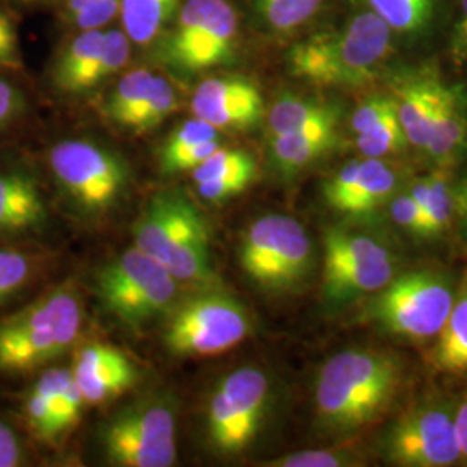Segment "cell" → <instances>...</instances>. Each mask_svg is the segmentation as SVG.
<instances>
[{"label": "cell", "mask_w": 467, "mask_h": 467, "mask_svg": "<svg viewBox=\"0 0 467 467\" xmlns=\"http://www.w3.org/2000/svg\"><path fill=\"white\" fill-rule=\"evenodd\" d=\"M179 284L167 268L134 246L100 268L96 291L102 308L135 331L167 317L181 300Z\"/></svg>", "instance_id": "obj_6"}, {"label": "cell", "mask_w": 467, "mask_h": 467, "mask_svg": "<svg viewBox=\"0 0 467 467\" xmlns=\"http://www.w3.org/2000/svg\"><path fill=\"white\" fill-rule=\"evenodd\" d=\"M453 210L462 218L464 225H467V181L457 187L453 192Z\"/></svg>", "instance_id": "obj_46"}, {"label": "cell", "mask_w": 467, "mask_h": 467, "mask_svg": "<svg viewBox=\"0 0 467 467\" xmlns=\"http://www.w3.org/2000/svg\"><path fill=\"white\" fill-rule=\"evenodd\" d=\"M130 57V38L125 32L109 30L104 34L99 67H98V84L106 78L117 75L127 65Z\"/></svg>", "instance_id": "obj_36"}, {"label": "cell", "mask_w": 467, "mask_h": 467, "mask_svg": "<svg viewBox=\"0 0 467 467\" xmlns=\"http://www.w3.org/2000/svg\"><path fill=\"white\" fill-rule=\"evenodd\" d=\"M182 0H121L125 34L139 46H148L177 13Z\"/></svg>", "instance_id": "obj_25"}, {"label": "cell", "mask_w": 467, "mask_h": 467, "mask_svg": "<svg viewBox=\"0 0 467 467\" xmlns=\"http://www.w3.org/2000/svg\"><path fill=\"white\" fill-rule=\"evenodd\" d=\"M177 108H179V94L175 87L170 84L165 77L156 75L146 99L142 100V104L139 106V109L130 119L129 130H134L139 134L150 132L160 123H163Z\"/></svg>", "instance_id": "obj_30"}, {"label": "cell", "mask_w": 467, "mask_h": 467, "mask_svg": "<svg viewBox=\"0 0 467 467\" xmlns=\"http://www.w3.org/2000/svg\"><path fill=\"white\" fill-rule=\"evenodd\" d=\"M397 175L393 168L379 158L360 161L348 194L337 204L336 212L350 217H362L378 210L393 194Z\"/></svg>", "instance_id": "obj_21"}, {"label": "cell", "mask_w": 467, "mask_h": 467, "mask_svg": "<svg viewBox=\"0 0 467 467\" xmlns=\"http://www.w3.org/2000/svg\"><path fill=\"white\" fill-rule=\"evenodd\" d=\"M15 75L0 69V142L21 132L34 109L26 88Z\"/></svg>", "instance_id": "obj_28"}, {"label": "cell", "mask_w": 467, "mask_h": 467, "mask_svg": "<svg viewBox=\"0 0 467 467\" xmlns=\"http://www.w3.org/2000/svg\"><path fill=\"white\" fill-rule=\"evenodd\" d=\"M90 0H67V16H77L80 11H84Z\"/></svg>", "instance_id": "obj_48"}, {"label": "cell", "mask_w": 467, "mask_h": 467, "mask_svg": "<svg viewBox=\"0 0 467 467\" xmlns=\"http://www.w3.org/2000/svg\"><path fill=\"white\" fill-rule=\"evenodd\" d=\"M336 125L322 123L289 134L270 137L272 161L283 173H295L308 167L336 144Z\"/></svg>", "instance_id": "obj_19"}, {"label": "cell", "mask_w": 467, "mask_h": 467, "mask_svg": "<svg viewBox=\"0 0 467 467\" xmlns=\"http://www.w3.org/2000/svg\"><path fill=\"white\" fill-rule=\"evenodd\" d=\"M239 264L260 287L270 291L295 289L312 272L314 248L310 235L295 218H256L241 241Z\"/></svg>", "instance_id": "obj_9"}, {"label": "cell", "mask_w": 467, "mask_h": 467, "mask_svg": "<svg viewBox=\"0 0 467 467\" xmlns=\"http://www.w3.org/2000/svg\"><path fill=\"white\" fill-rule=\"evenodd\" d=\"M389 26L372 11L355 16L334 32L312 35L289 52L295 77L327 87H358L370 82L391 49Z\"/></svg>", "instance_id": "obj_4"}, {"label": "cell", "mask_w": 467, "mask_h": 467, "mask_svg": "<svg viewBox=\"0 0 467 467\" xmlns=\"http://www.w3.org/2000/svg\"><path fill=\"white\" fill-rule=\"evenodd\" d=\"M399 383L400 366L393 357L372 350L341 351L318 372V419L333 431L358 430L383 414Z\"/></svg>", "instance_id": "obj_3"}, {"label": "cell", "mask_w": 467, "mask_h": 467, "mask_svg": "<svg viewBox=\"0 0 467 467\" xmlns=\"http://www.w3.org/2000/svg\"><path fill=\"white\" fill-rule=\"evenodd\" d=\"M464 137L466 119L459 99L449 87L440 85L431 134L426 150L436 161H447L462 146Z\"/></svg>", "instance_id": "obj_22"}, {"label": "cell", "mask_w": 467, "mask_h": 467, "mask_svg": "<svg viewBox=\"0 0 467 467\" xmlns=\"http://www.w3.org/2000/svg\"><path fill=\"white\" fill-rule=\"evenodd\" d=\"M399 111L397 99L393 98H386V96H374L370 99L366 100L364 104H360L357 108V111L351 117V130L355 134H364L368 129H372L374 125H378L381 119H384L393 113Z\"/></svg>", "instance_id": "obj_37"}, {"label": "cell", "mask_w": 467, "mask_h": 467, "mask_svg": "<svg viewBox=\"0 0 467 467\" xmlns=\"http://www.w3.org/2000/svg\"><path fill=\"white\" fill-rule=\"evenodd\" d=\"M73 372L77 386L82 391L85 405H99L123 395L127 389L140 379V372L134 362L129 358L111 368Z\"/></svg>", "instance_id": "obj_26"}, {"label": "cell", "mask_w": 467, "mask_h": 467, "mask_svg": "<svg viewBox=\"0 0 467 467\" xmlns=\"http://www.w3.org/2000/svg\"><path fill=\"white\" fill-rule=\"evenodd\" d=\"M129 360V357L123 351L102 343H90L85 345L82 350L77 353L75 364L71 370L85 372V370H96V368H111Z\"/></svg>", "instance_id": "obj_38"}, {"label": "cell", "mask_w": 467, "mask_h": 467, "mask_svg": "<svg viewBox=\"0 0 467 467\" xmlns=\"http://www.w3.org/2000/svg\"><path fill=\"white\" fill-rule=\"evenodd\" d=\"M154 77L156 75L150 73V69H146V67H139V69L127 73L118 82L117 87L113 88V92L106 100L108 118L113 119L119 127L129 129L135 111L139 109V106L142 104V100L146 99V96L150 92Z\"/></svg>", "instance_id": "obj_27"}, {"label": "cell", "mask_w": 467, "mask_h": 467, "mask_svg": "<svg viewBox=\"0 0 467 467\" xmlns=\"http://www.w3.org/2000/svg\"><path fill=\"white\" fill-rule=\"evenodd\" d=\"M322 123H337V109L318 100L284 96L268 113V135L289 134Z\"/></svg>", "instance_id": "obj_23"}, {"label": "cell", "mask_w": 467, "mask_h": 467, "mask_svg": "<svg viewBox=\"0 0 467 467\" xmlns=\"http://www.w3.org/2000/svg\"><path fill=\"white\" fill-rule=\"evenodd\" d=\"M440 82L433 78H412L399 87V119L407 140L426 150L433 123Z\"/></svg>", "instance_id": "obj_20"}, {"label": "cell", "mask_w": 467, "mask_h": 467, "mask_svg": "<svg viewBox=\"0 0 467 467\" xmlns=\"http://www.w3.org/2000/svg\"><path fill=\"white\" fill-rule=\"evenodd\" d=\"M389 459L407 467H445L461 459L453 416L441 405H418L391 428Z\"/></svg>", "instance_id": "obj_12"}, {"label": "cell", "mask_w": 467, "mask_h": 467, "mask_svg": "<svg viewBox=\"0 0 467 467\" xmlns=\"http://www.w3.org/2000/svg\"><path fill=\"white\" fill-rule=\"evenodd\" d=\"M430 179V201L426 208V222L430 237L443 233L451 225L453 212V192L445 171L438 170Z\"/></svg>", "instance_id": "obj_34"}, {"label": "cell", "mask_w": 467, "mask_h": 467, "mask_svg": "<svg viewBox=\"0 0 467 467\" xmlns=\"http://www.w3.org/2000/svg\"><path fill=\"white\" fill-rule=\"evenodd\" d=\"M256 170V161L248 150L231 148L227 150L220 146L201 163L200 167L192 170V179L194 184L227 179H246L254 182Z\"/></svg>", "instance_id": "obj_29"}, {"label": "cell", "mask_w": 467, "mask_h": 467, "mask_svg": "<svg viewBox=\"0 0 467 467\" xmlns=\"http://www.w3.org/2000/svg\"><path fill=\"white\" fill-rule=\"evenodd\" d=\"M104 32L84 30L57 56L50 69V84L61 94H82L98 87V67Z\"/></svg>", "instance_id": "obj_17"}, {"label": "cell", "mask_w": 467, "mask_h": 467, "mask_svg": "<svg viewBox=\"0 0 467 467\" xmlns=\"http://www.w3.org/2000/svg\"><path fill=\"white\" fill-rule=\"evenodd\" d=\"M194 117L218 130H248L265 115L258 87L239 77H213L198 85L191 100Z\"/></svg>", "instance_id": "obj_14"}, {"label": "cell", "mask_w": 467, "mask_h": 467, "mask_svg": "<svg viewBox=\"0 0 467 467\" xmlns=\"http://www.w3.org/2000/svg\"><path fill=\"white\" fill-rule=\"evenodd\" d=\"M370 11L383 19L389 30L410 34L420 30L431 16L433 0H366Z\"/></svg>", "instance_id": "obj_31"}, {"label": "cell", "mask_w": 467, "mask_h": 467, "mask_svg": "<svg viewBox=\"0 0 467 467\" xmlns=\"http://www.w3.org/2000/svg\"><path fill=\"white\" fill-rule=\"evenodd\" d=\"M215 139H220V130L213 125L206 123L204 119L194 117L179 125L171 134L168 135L163 148L160 150V156H167L171 152L187 150Z\"/></svg>", "instance_id": "obj_35"}, {"label": "cell", "mask_w": 467, "mask_h": 467, "mask_svg": "<svg viewBox=\"0 0 467 467\" xmlns=\"http://www.w3.org/2000/svg\"><path fill=\"white\" fill-rule=\"evenodd\" d=\"M250 333L246 306L218 285H204L168 312L163 343L175 357H213L233 350Z\"/></svg>", "instance_id": "obj_7"}, {"label": "cell", "mask_w": 467, "mask_h": 467, "mask_svg": "<svg viewBox=\"0 0 467 467\" xmlns=\"http://www.w3.org/2000/svg\"><path fill=\"white\" fill-rule=\"evenodd\" d=\"M393 272L395 262L391 254L324 262V296L329 301L343 303L360 295L379 291L393 279Z\"/></svg>", "instance_id": "obj_16"}, {"label": "cell", "mask_w": 467, "mask_h": 467, "mask_svg": "<svg viewBox=\"0 0 467 467\" xmlns=\"http://www.w3.org/2000/svg\"><path fill=\"white\" fill-rule=\"evenodd\" d=\"M237 40V15L227 0H217L200 30L182 46L167 50L170 63L184 71H201L227 63Z\"/></svg>", "instance_id": "obj_15"}, {"label": "cell", "mask_w": 467, "mask_h": 467, "mask_svg": "<svg viewBox=\"0 0 467 467\" xmlns=\"http://www.w3.org/2000/svg\"><path fill=\"white\" fill-rule=\"evenodd\" d=\"M0 69L19 73L23 57L19 50V36L13 17L0 7Z\"/></svg>", "instance_id": "obj_39"}, {"label": "cell", "mask_w": 467, "mask_h": 467, "mask_svg": "<svg viewBox=\"0 0 467 467\" xmlns=\"http://www.w3.org/2000/svg\"><path fill=\"white\" fill-rule=\"evenodd\" d=\"M4 2H13L21 5H42V4H49L50 0H4Z\"/></svg>", "instance_id": "obj_49"}, {"label": "cell", "mask_w": 467, "mask_h": 467, "mask_svg": "<svg viewBox=\"0 0 467 467\" xmlns=\"http://www.w3.org/2000/svg\"><path fill=\"white\" fill-rule=\"evenodd\" d=\"M457 38L467 54V0H461V19L457 26Z\"/></svg>", "instance_id": "obj_47"}, {"label": "cell", "mask_w": 467, "mask_h": 467, "mask_svg": "<svg viewBox=\"0 0 467 467\" xmlns=\"http://www.w3.org/2000/svg\"><path fill=\"white\" fill-rule=\"evenodd\" d=\"M407 137L401 129L399 111L381 119L368 132L357 135V146L368 158H381L403 150Z\"/></svg>", "instance_id": "obj_33"}, {"label": "cell", "mask_w": 467, "mask_h": 467, "mask_svg": "<svg viewBox=\"0 0 467 467\" xmlns=\"http://www.w3.org/2000/svg\"><path fill=\"white\" fill-rule=\"evenodd\" d=\"M132 233L135 248L167 268L179 283L218 285L210 225L200 208L181 191H161L150 196Z\"/></svg>", "instance_id": "obj_2"}, {"label": "cell", "mask_w": 467, "mask_h": 467, "mask_svg": "<svg viewBox=\"0 0 467 467\" xmlns=\"http://www.w3.org/2000/svg\"><path fill=\"white\" fill-rule=\"evenodd\" d=\"M47 254L30 243L0 241V310L21 300L44 275Z\"/></svg>", "instance_id": "obj_18"}, {"label": "cell", "mask_w": 467, "mask_h": 467, "mask_svg": "<svg viewBox=\"0 0 467 467\" xmlns=\"http://www.w3.org/2000/svg\"><path fill=\"white\" fill-rule=\"evenodd\" d=\"M28 451L16 428L0 418V467L25 466Z\"/></svg>", "instance_id": "obj_41"}, {"label": "cell", "mask_w": 467, "mask_h": 467, "mask_svg": "<svg viewBox=\"0 0 467 467\" xmlns=\"http://www.w3.org/2000/svg\"><path fill=\"white\" fill-rule=\"evenodd\" d=\"M372 305L376 320L389 333L428 339L440 333L453 305L449 283L434 272H410L391 279Z\"/></svg>", "instance_id": "obj_11"}, {"label": "cell", "mask_w": 467, "mask_h": 467, "mask_svg": "<svg viewBox=\"0 0 467 467\" xmlns=\"http://www.w3.org/2000/svg\"><path fill=\"white\" fill-rule=\"evenodd\" d=\"M49 225L50 202L40 173L25 160L0 161V241L36 244Z\"/></svg>", "instance_id": "obj_13"}, {"label": "cell", "mask_w": 467, "mask_h": 467, "mask_svg": "<svg viewBox=\"0 0 467 467\" xmlns=\"http://www.w3.org/2000/svg\"><path fill=\"white\" fill-rule=\"evenodd\" d=\"M453 428H455L461 459H464L467 462V393L453 416Z\"/></svg>", "instance_id": "obj_45"}, {"label": "cell", "mask_w": 467, "mask_h": 467, "mask_svg": "<svg viewBox=\"0 0 467 467\" xmlns=\"http://www.w3.org/2000/svg\"><path fill=\"white\" fill-rule=\"evenodd\" d=\"M348 457L331 451H308L284 455L268 462L272 467H339L348 466Z\"/></svg>", "instance_id": "obj_40"}, {"label": "cell", "mask_w": 467, "mask_h": 467, "mask_svg": "<svg viewBox=\"0 0 467 467\" xmlns=\"http://www.w3.org/2000/svg\"><path fill=\"white\" fill-rule=\"evenodd\" d=\"M84 326L75 284L50 285L34 300L0 314V376L40 372L67 353Z\"/></svg>", "instance_id": "obj_1"}, {"label": "cell", "mask_w": 467, "mask_h": 467, "mask_svg": "<svg viewBox=\"0 0 467 467\" xmlns=\"http://www.w3.org/2000/svg\"><path fill=\"white\" fill-rule=\"evenodd\" d=\"M121 7V0H90L84 11L71 17L82 30H99L117 16Z\"/></svg>", "instance_id": "obj_43"}, {"label": "cell", "mask_w": 467, "mask_h": 467, "mask_svg": "<svg viewBox=\"0 0 467 467\" xmlns=\"http://www.w3.org/2000/svg\"><path fill=\"white\" fill-rule=\"evenodd\" d=\"M99 438L113 466H173L177 462L175 403L160 395L129 403L104 422Z\"/></svg>", "instance_id": "obj_8"}, {"label": "cell", "mask_w": 467, "mask_h": 467, "mask_svg": "<svg viewBox=\"0 0 467 467\" xmlns=\"http://www.w3.org/2000/svg\"><path fill=\"white\" fill-rule=\"evenodd\" d=\"M46 167L59 196L85 217L109 213L130 185V168L119 154L82 139L54 142Z\"/></svg>", "instance_id": "obj_5"}, {"label": "cell", "mask_w": 467, "mask_h": 467, "mask_svg": "<svg viewBox=\"0 0 467 467\" xmlns=\"http://www.w3.org/2000/svg\"><path fill=\"white\" fill-rule=\"evenodd\" d=\"M391 217L401 229L420 237H430L426 218L410 194H400L391 202Z\"/></svg>", "instance_id": "obj_42"}, {"label": "cell", "mask_w": 467, "mask_h": 467, "mask_svg": "<svg viewBox=\"0 0 467 467\" xmlns=\"http://www.w3.org/2000/svg\"><path fill=\"white\" fill-rule=\"evenodd\" d=\"M267 376L254 368H241L223 376L206 407V434L212 449L222 455L246 451L260 431L267 410Z\"/></svg>", "instance_id": "obj_10"}, {"label": "cell", "mask_w": 467, "mask_h": 467, "mask_svg": "<svg viewBox=\"0 0 467 467\" xmlns=\"http://www.w3.org/2000/svg\"><path fill=\"white\" fill-rule=\"evenodd\" d=\"M431 362L434 368L447 372L467 370V287L451 305V314L431 353Z\"/></svg>", "instance_id": "obj_24"}, {"label": "cell", "mask_w": 467, "mask_h": 467, "mask_svg": "<svg viewBox=\"0 0 467 467\" xmlns=\"http://www.w3.org/2000/svg\"><path fill=\"white\" fill-rule=\"evenodd\" d=\"M258 15L275 32L287 34L316 16L324 0H253Z\"/></svg>", "instance_id": "obj_32"}, {"label": "cell", "mask_w": 467, "mask_h": 467, "mask_svg": "<svg viewBox=\"0 0 467 467\" xmlns=\"http://www.w3.org/2000/svg\"><path fill=\"white\" fill-rule=\"evenodd\" d=\"M251 181L246 179H227V181H212L196 184V191L200 198L210 204H222L233 200L235 196L243 194L250 185Z\"/></svg>", "instance_id": "obj_44"}]
</instances>
